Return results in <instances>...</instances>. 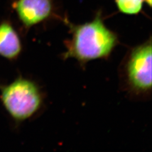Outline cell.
Returning <instances> with one entry per match:
<instances>
[{"mask_svg": "<svg viewBox=\"0 0 152 152\" xmlns=\"http://www.w3.org/2000/svg\"><path fill=\"white\" fill-rule=\"evenodd\" d=\"M125 81L131 91L146 94L152 90V42L145 43L131 50L124 66Z\"/></svg>", "mask_w": 152, "mask_h": 152, "instance_id": "obj_3", "label": "cell"}, {"mask_svg": "<svg viewBox=\"0 0 152 152\" xmlns=\"http://www.w3.org/2000/svg\"><path fill=\"white\" fill-rule=\"evenodd\" d=\"M0 100L11 118L16 122L28 120L41 107L42 95L31 80L19 77L5 85H0Z\"/></svg>", "mask_w": 152, "mask_h": 152, "instance_id": "obj_2", "label": "cell"}, {"mask_svg": "<svg viewBox=\"0 0 152 152\" xmlns=\"http://www.w3.org/2000/svg\"><path fill=\"white\" fill-rule=\"evenodd\" d=\"M72 38L66 44L64 59H75L85 64L91 60L107 58L118 44L115 33L106 27L98 13L92 21L80 25L70 24Z\"/></svg>", "mask_w": 152, "mask_h": 152, "instance_id": "obj_1", "label": "cell"}, {"mask_svg": "<svg viewBox=\"0 0 152 152\" xmlns=\"http://www.w3.org/2000/svg\"><path fill=\"white\" fill-rule=\"evenodd\" d=\"M12 8L22 24L31 28L43 22L52 13L51 0H16Z\"/></svg>", "mask_w": 152, "mask_h": 152, "instance_id": "obj_4", "label": "cell"}, {"mask_svg": "<svg viewBox=\"0 0 152 152\" xmlns=\"http://www.w3.org/2000/svg\"><path fill=\"white\" fill-rule=\"evenodd\" d=\"M144 0H115L117 6L121 12L135 15L141 11Z\"/></svg>", "mask_w": 152, "mask_h": 152, "instance_id": "obj_6", "label": "cell"}, {"mask_svg": "<svg viewBox=\"0 0 152 152\" xmlns=\"http://www.w3.org/2000/svg\"><path fill=\"white\" fill-rule=\"evenodd\" d=\"M144 1H145L147 4H148L150 7L152 5V0H144Z\"/></svg>", "mask_w": 152, "mask_h": 152, "instance_id": "obj_7", "label": "cell"}, {"mask_svg": "<svg viewBox=\"0 0 152 152\" xmlns=\"http://www.w3.org/2000/svg\"><path fill=\"white\" fill-rule=\"evenodd\" d=\"M22 41L11 22L0 23V56L9 61L15 60L21 54Z\"/></svg>", "mask_w": 152, "mask_h": 152, "instance_id": "obj_5", "label": "cell"}]
</instances>
